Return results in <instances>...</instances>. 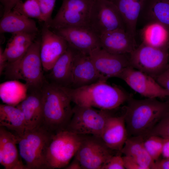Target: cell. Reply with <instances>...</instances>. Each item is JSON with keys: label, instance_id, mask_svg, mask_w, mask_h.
Returning <instances> with one entry per match:
<instances>
[{"label": "cell", "instance_id": "obj_30", "mask_svg": "<svg viewBox=\"0 0 169 169\" xmlns=\"http://www.w3.org/2000/svg\"><path fill=\"white\" fill-rule=\"evenodd\" d=\"M12 10L26 17L35 18L43 22L40 9L37 0H26L18 2Z\"/></svg>", "mask_w": 169, "mask_h": 169}, {"label": "cell", "instance_id": "obj_26", "mask_svg": "<svg viewBox=\"0 0 169 169\" xmlns=\"http://www.w3.org/2000/svg\"><path fill=\"white\" fill-rule=\"evenodd\" d=\"M0 126L11 131L17 136L23 135L26 130V125L21 110L16 105L0 104Z\"/></svg>", "mask_w": 169, "mask_h": 169}, {"label": "cell", "instance_id": "obj_5", "mask_svg": "<svg viewBox=\"0 0 169 169\" xmlns=\"http://www.w3.org/2000/svg\"><path fill=\"white\" fill-rule=\"evenodd\" d=\"M54 134L41 126L16 136L19 155L27 169H46L47 152Z\"/></svg>", "mask_w": 169, "mask_h": 169}, {"label": "cell", "instance_id": "obj_19", "mask_svg": "<svg viewBox=\"0 0 169 169\" xmlns=\"http://www.w3.org/2000/svg\"><path fill=\"white\" fill-rule=\"evenodd\" d=\"M41 90L28 91L25 98L16 105L23 114L25 131L31 130L42 125L43 111Z\"/></svg>", "mask_w": 169, "mask_h": 169}, {"label": "cell", "instance_id": "obj_36", "mask_svg": "<svg viewBox=\"0 0 169 169\" xmlns=\"http://www.w3.org/2000/svg\"><path fill=\"white\" fill-rule=\"evenodd\" d=\"M122 157L125 169H143L136 161L131 157L125 156H124Z\"/></svg>", "mask_w": 169, "mask_h": 169}, {"label": "cell", "instance_id": "obj_23", "mask_svg": "<svg viewBox=\"0 0 169 169\" xmlns=\"http://www.w3.org/2000/svg\"><path fill=\"white\" fill-rule=\"evenodd\" d=\"M18 32L38 34L39 30L34 20L12 10L1 18L0 33L12 34Z\"/></svg>", "mask_w": 169, "mask_h": 169}, {"label": "cell", "instance_id": "obj_28", "mask_svg": "<svg viewBox=\"0 0 169 169\" xmlns=\"http://www.w3.org/2000/svg\"><path fill=\"white\" fill-rule=\"evenodd\" d=\"M144 14L149 21L160 23L169 30V0H151Z\"/></svg>", "mask_w": 169, "mask_h": 169}, {"label": "cell", "instance_id": "obj_25", "mask_svg": "<svg viewBox=\"0 0 169 169\" xmlns=\"http://www.w3.org/2000/svg\"><path fill=\"white\" fill-rule=\"evenodd\" d=\"M38 34L24 32L12 33L3 51L8 62H14L23 56L37 38Z\"/></svg>", "mask_w": 169, "mask_h": 169}, {"label": "cell", "instance_id": "obj_27", "mask_svg": "<svg viewBox=\"0 0 169 169\" xmlns=\"http://www.w3.org/2000/svg\"><path fill=\"white\" fill-rule=\"evenodd\" d=\"M142 43L157 48H169V30L155 21H149L141 31Z\"/></svg>", "mask_w": 169, "mask_h": 169}, {"label": "cell", "instance_id": "obj_37", "mask_svg": "<svg viewBox=\"0 0 169 169\" xmlns=\"http://www.w3.org/2000/svg\"><path fill=\"white\" fill-rule=\"evenodd\" d=\"M22 0H0L3 6V14L11 11L16 4Z\"/></svg>", "mask_w": 169, "mask_h": 169}, {"label": "cell", "instance_id": "obj_21", "mask_svg": "<svg viewBox=\"0 0 169 169\" xmlns=\"http://www.w3.org/2000/svg\"><path fill=\"white\" fill-rule=\"evenodd\" d=\"M75 52L74 49L69 46L66 51L58 59L49 71L47 76L49 82L60 87H71Z\"/></svg>", "mask_w": 169, "mask_h": 169}, {"label": "cell", "instance_id": "obj_42", "mask_svg": "<svg viewBox=\"0 0 169 169\" xmlns=\"http://www.w3.org/2000/svg\"><path fill=\"white\" fill-rule=\"evenodd\" d=\"M168 59H169V55H168Z\"/></svg>", "mask_w": 169, "mask_h": 169}, {"label": "cell", "instance_id": "obj_43", "mask_svg": "<svg viewBox=\"0 0 169 169\" xmlns=\"http://www.w3.org/2000/svg\"><path fill=\"white\" fill-rule=\"evenodd\" d=\"M109 0L110 1V0Z\"/></svg>", "mask_w": 169, "mask_h": 169}, {"label": "cell", "instance_id": "obj_9", "mask_svg": "<svg viewBox=\"0 0 169 169\" xmlns=\"http://www.w3.org/2000/svg\"><path fill=\"white\" fill-rule=\"evenodd\" d=\"M169 49L156 48L142 43L129 54L130 66L155 78L169 64Z\"/></svg>", "mask_w": 169, "mask_h": 169}, {"label": "cell", "instance_id": "obj_11", "mask_svg": "<svg viewBox=\"0 0 169 169\" xmlns=\"http://www.w3.org/2000/svg\"><path fill=\"white\" fill-rule=\"evenodd\" d=\"M81 141L74 157L80 163L82 169H101L112 156L101 137L91 135H81Z\"/></svg>", "mask_w": 169, "mask_h": 169}, {"label": "cell", "instance_id": "obj_16", "mask_svg": "<svg viewBox=\"0 0 169 169\" xmlns=\"http://www.w3.org/2000/svg\"><path fill=\"white\" fill-rule=\"evenodd\" d=\"M108 79L97 70L89 55L75 50L73 64L72 84L70 88H79Z\"/></svg>", "mask_w": 169, "mask_h": 169}, {"label": "cell", "instance_id": "obj_34", "mask_svg": "<svg viewBox=\"0 0 169 169\" xmlns=\"http://www.w3.org/2000/svg\"><path fill=\"white\" fill-rule=\"evenodd\" d=\"M122 157L120 154L112 156L102 166L101 169H125Z\"/></svg>", "mask_w": 169, "mask_h": 169}, {"label": "cell", "instance_id": "obj_8", "mask_svg": "<svg viewBox=\"0 0 169 169\" xmlns=\"http://www.w3.org/2000/svg\"><path fill=\"white\" fill-rule=\"evenodd\" d=\"M92 2V0H63L55 17L44 24L52 30L70 27L90 28Z\"/></svg>", "mask_w": 169, "mask_h": 169}, {"label": "cell", "instance_id": "obj_31", "mask_svg": "<svg viewBox=\"0 0 169 169\" xmlns=\"http://www.w3.org/2000/svg\"><path fill=\"white\" fill-rule=\"evenodd\" d=\"M144 139V144L148 153L156 161L162 154L164 139L156 135H151Z\"/></svg>", "mask_w": 169, "mask_h": 169}, {"label": "cell", "instance_id": "obj_6", "mask_svg": "<svg viewBox=\"0 0 169 169\" xmlns=\"http://www.w3.org/2000/svg\"><path fill=\"white\" fill-rule=\"evenodd\" d=\"M81 135L66 130L54 134L48 147L46 169L64 168L80 146Z\"/></svg>", "mask_w": 169, "mask_h": 169}, {"label": "cell", "instance_id": "obj_3", "mask_svg": "<svg viewBox=\"0 0 169 169\" xmlns=\"http://www.w3.org/2000/svg\"><path fill=\"white\" fill-rule=\"evenodd\" d=\"M41 92L43 111L41 126L54 134L66 130L73 113L70 97L61 87L47 81Z\"/></svg>", "mask_w": 169, "mask_h": 169}, {"label": "cell", "instance_id": "obj_17", "mask_svg": "<svg viewBox=\"0 0 169 169\" xmlns=\"http://www.w3.org/2000/svg\"><path fill=\"white\" fill-rule=\"evenodd\" d=\"M16 135L0 126V163L5 169H27L20 158Z\"/></svg>", "mask_w": 169, "mask_h": 169}, {"label": "cell", "instance_id": "obj_33", "mask_svg": "<svg viewBox=\"0 0 169 169\" xmlns=\"http://www.w3.org/2000/svg\"><path fill=\"white\" fill-rule=\"evenodd\" d=\"M41 11L44 24H47L52 19V15L56 0H37Z\"/></svg>", "mask_w": 169, "mask_h": 169}, {"label": "cell", "instance_id": "obj_20", "mask_svg": "<svg viewBox=\"0 0 169 169\" xmlns=\"http://www.w3.org/2000/svg\"><path fill=\"white\" fill-rule=\"evenodd\" d=\"M128 137L123 115L110 116L100 137L106 146L112 150L120 153Z\"/></svg>", "mask_w": 169, "mask_h": 169}, {"label": "cell", "instance_id": "obj_1", "mask_svg": "<svg viewBox=\"0 0 169 169\" xmlns=\"http://www.w3.org/2000/svg\"><path fill=\"white\" fill-rule=\"evenodd\" d=\"M61 87L75 105L100 110L115 109L131 97L121 88L105 80L76 88Z\"/></svg>", "mask_w": 169, "mask_h": 169}, {"label": "cell", "instance_id": "obj_35", "mask_svg": "<svg viewBox=\"0 0 169 169\" xmlns=\"http://www.w3.org/2000/svg\"><path fill=\"white\" fill-rule=\"evenodd\" d=\"M155 79L169 93V64L166 69Z\"/></svg>", "mask_w": 169, "mask_h": 169}, {"label": "cell", "instance_id": "obj_40", "mask_svg": "<svg viewBox=\"0 0 169 169\" xmlns=\"http://www.w3.org/2000/svg\"><path fill=\"white\" fill-rule=\"evenodd\" d=\"M161 155L164 158H169V139L164 138Z\"/></svg>", "mask_w": 169, "mask_h": 169}, {"label": "cell", "instance_id": "obj_14", "mask_svg": "<svg viewBox=\"0 0 169 169\" xmlns=\"http://www.w3.org/2000/svg\"><path fill=\"white\" fill-rule=\"evenodd\" d=\"M41 34L40 56L43 70L48 72L69 46L62 37L44 24Z\"/></svg>", "mask_w": 169, "mask_h": 169}, {"label": "cell", "instance_id": "obj_15", "mask_svg": "<svg viewBox=\"0 0 169 169\" xmlns=\"http://www.w3.org/2000/svg\"><path fill=\"white\" fill-rule=\"evenodd\" d=\"M89 55L99 72L108 79L119 78L125 69L131 66L129 54H112L98 48Z\"/></svg>", "mask_w": 169, "mask_h": 169}, {"label": "cell", "instance_id": "obj_38", "mask_svg": "<svg viewBox=\"0 0 169 169\" xmlns=\"http://www.w3.org/2000/svg\"><path fill=\"white\" fill-rule=\"evenodd\" d=\"M152 169H169V158L155 161Z\"/></svg>", "mask_w": 169, "mask_h": 169}, {"label": "cell", "instance_id": "obj_32", "mask_svg": "<svg viewBox=\"0 0 169 169\" xmlns=\"http://www.w3.org/2000/svg\"><path fill=\"white\" fill-rule=\"evenodd\" d=\"M151 135L169 139V108L146 137Z\"/></svg>", "mask_w": 169, "mask_h": 169}, {"label": "cell", "instance_id": "obj_2", "mask_svg": "<svg viewBox=\"0 0 169 169\" xmlns=\"http://www.w3.org/2000/svg\"><path fill=\"white\" fill-rule=\"evenodd\" d=\"M123 114L128 136H141L145 138L169 108V100L161 102L156 98L127 101Z\"/></svg>", "mask_w": 169, "mask_h": 169}, {"label": "cell", "instance_id": "obj_4", "mask_svg": "<svg viewBox=\"0 0 169 169\" xmlns=\"http://www.w3.org/2000/svg\"><path fill=\"white\" fill-rule=\"evenodd\" d=\"M41 39L36 38L20 58L8 63L4 72L9 80L25 82L28 91L40 90L46 82L40 56Z\"/></svg>", "mask_w": 169, "mask_h": 169}, {"label": "cell", "instance_id": "obj_41", "mask_svg": "<svg viewBox=\"0 0 169 169\" xmlns=\"http://www.w3.org/2000/svg\"><path fill=\"white\" fill-rule=\"evenodd\" d=\"M64 168L66 169H82L79 162L74 157L71 162L70 163H69Z\"/></svg>", "mask_w": 169, "mask_h": 169}, {"label": "cell", "instance_id": "obj_10", "mask_svg": "<svg viewBox=\"0 0 169 169\" xmlns=\"http://www.w3.org/2000/svg\"><path fill=\"white\" fill-rule=\"evenodd\" d=\"M89 27L99 37L116 29L125 30L117 8L109 0H92Z\"/></svg>", "mask_w": 169, "mask_h": 169}, {"label": "cell", "instance_id": "obj_24", "mask_svg": "<svg viewBox=\"0 0 169 169\" xmlns=\"http://www.w3.org/2000/svg\"><path fill=\"white\" fill-rule=\"evenodd\" d=\"M144 141L142 136L128 137L120 152L132 159L143 169H152L155 161L147 151Z\"/></svg>", "mask_w": 169, "mask_h": 169}, {"label": "cell", "instance_id": "obj_39", "mask_svg": "<svg viewBox=\"0 0 169 169\" xmlns=\"http://www.w3.org/2000/svg\"><path fill=\"white\" fill-rule=\"evenodd\" d=\"M4 50L0 46V74H2L6 68L8 61L4 54Z\"/></svg>", "mask_w": 169, "mask_h": 169}, {"label": "cell", "instance_id": "obj_29", "mask_svg": "<svg viewBox=\"0 0 169 169\" xmlns=\"http://www.w3.org/2000/svg\"><path fill=\"white\" fill-rule=\"evenodd\" d=\"M28 88L25 83L23 84L17 80H9L0 85V97L4 100L6 97H20L23 100L26 97Z\"/></svg>", "mask_w": 169, "mask_h": 169}, {"label": "cell", "instance_id": "obj_18", "mask_svg": "<svg viewBox=\"0 0 169 169\" xmlns=\"http://www.w3.org/2000/svg\"><path fill=\"white\" fill-rule=\"evenodd\" d=\"M99 38L101 48L112 54H129L137 47L135 39L124 29L108 32Z\"/></svg>", "mask_w": 169, "mask_h": 169}, {"label": "cell", "instance_id": "obj_12", "mask_svg": "<svg viewBox=\"0 0 169 169\" xmlns=\"http://www.w3.org/2000/svg\"><path fill=\"white\" fill-rule=\"evenodd\" d=\"M119 78L133 90L147 98L169 97V92L154 78L131 66L125 69Z\"/></svg>", "mask_w": 169, "mask_h": 169}, {"label": "cell", "instance_id": "obj_22", "mask_svg": "<svg viewBox=\"0 0 169 169\" xmlns=\"http://www.w3.org/2000/svg\"><path fill=\"white\" fill-rule=\"evenodd\" d=\"M146 0H111L123 20L126 31L135 39L138 19Z\"/></svg>", "mask_w": 169, "mask_h": 169}, {"label": "cell", "instance_id": "obj_13", "mask_svg": "<svg viewBox=\"0 0 169 169\" xmlns=\"http://www.w3.org/2000/svg\"><path fill=\"white\" fill-rule=\"evenodd\" d=\"M52 30L64 39L69 47L83 54L89 55L94 49L101 48L99 36L90 28L70 27Z\"/></svg>", "mask_w": 169, "mask_h": 169}, {"label": "cell", "instance_id": "obj_7", "mask_svg": "<svg viewBox=\"0 0 169 169\" xmlns=\"http://www.w3.org/2000/svg\"><path fill=\"white\" fill-rule=\"evenodd\" d=\"M111 110L75 105L73 115L66 130L78 135H91L101 137Z\"/></svg>", "mask_w": 169, "mask_h": 169}]
</instances>
